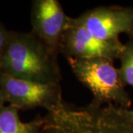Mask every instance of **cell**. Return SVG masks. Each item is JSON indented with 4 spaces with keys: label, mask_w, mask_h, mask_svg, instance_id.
I'll use <instances>...</instances> for the list:
<instances>
[{
    "label": "cell",
    "mask_w": 133,
    "mask_h": 133,
    "mask_svg": "<svg viewBox=\"0 0 133 133\" xmlns=\"http://www.w3.org/2000/svg\"><path fill=\"white\" fill-rule=\"evenodd\" d=\"M58 52L32 32H10L0 59V71L15 78L45 84H60Z\"/></svg>",
    "instance_id": "6da1fadb"
},
{
    "label": "cell",
    "mask_w": 133,
    "mask_h": 133,
    "mask_svg": "<svg viewBox=\"0 0 133 133\" xmlns=\"http://www.w3.org/2000/svg\"><path fill=\"white\" fill-rule=\"evenodd\" d=\"M117 105L74 107L64 101L43 118L42 133H133V120Z\"/></svg>",
    "instance_id": "7a4b0ae2"
},
{
    "label": "cell",
    "mask_w": 133,
    "mask_h": 133,
    "mask_svg": "<svg viewBox=\"0 0 133 133\" xmlns=\"http://www.w3.org/2000/svg\"><path fill=\"white\" fill-rule=\"evenodd\" d=\"M78 80L92 92L91 104L98 106L112 104L129 109L132 100L125 90L118 68L106 58H66Z\"/></svg>",
    "instance_id": "3957f363"
},
{
    "label": "cell",
    "mask_w": 133,
    "mask_h": 133,
    "mask_svg": "<svg viewBox=\"0 0 133 133\" xmlns=\"http://www.w3.org/2000/svg\"><path fill=\"white\" fill-rule=\"evenodd\" d=\"M124 48L120 39L101 40L96 38L76 18H68L62 32L58 52L66 58L78 59L106 58L114 61L119 58Z\"/></svg>",
    "instance_id": "277c9868"
},
{
    "label": "cell",
    "mask_w": 133,
    "mask_h": 133,
    "mask_svg": "<svg viewBox=\"0 0 133 133\" xmlns=\"http://www.w3.org/2000/svg\"><path fill=\"white\" fill-rule=\"evenodd\" d=\"M0 84L8 102L18 109L43 107L48 111L63 102L60 84H45L9 76L0 71Z\"/></svg>",
    "instance_id": "5b68a950"
},
{
    "label": "cell",
    "mask_w": 133,
    "mask_h": 133,
    "mask_svg": "<svg viewBox=\"0 0 133 133\" xmlns=\"http://www.w3.org/2000/svg\"><path fill=\"white\" fill-rule=\"evenodd\" d=\"M96 38L118 39L119 35H133V9L121 6H101L88 10L77 17Z\"/></svg>",
    "instance_id": "8992f818"
},
{
    "label": "cell",
    "mask_w": 133,
    "mask_h": 133,
    "mask_svg": "<svg viewBox=\"0 0 133 133\" xmlns=\"http://www.w3.org/2000/svg\"><path fill=\"white\" fill-rule=\"evenodd\" d=\"M68 18L61 3L57 0L33 1L31 32L48 48L58 53L59 41Z\"/></svg>",
    "instance_id": "52a82bcc"
},
{
    "label": "cell",
    "mask_w": 133,
    "mask_h": 133,
    "mask_svg": "<svg viewBox=\"0 0 133 133\" xmlns=\"http://www.w3.org/2000/svg\"><path fill=\"white\" fill-rule=\"evenodd\" d=\"M43 124V118L23 122L19 118V109L14 106L0 107V133H40Z\"/></svg>",
    "instance_id": "ba28073f"
},
{
    "label": "cell",
    "mask_w": 133,
    "mask_h": 133,
    "mask_svg": "<svg viewBox=\"0 0 133 133\" xmlns=\"http://www.w3.org/2000/svg\"><path fill=\"white\" fill-rule=\"evenodd\" d=\"M121 66L118 68L121 81L124 85L133 87V35L129 36L121 56Z\"/></svg>",
    "instance_id": "9c48e42d"
},
{
    "label": "cell",
    "mask_w": 133,
    "mask_h": 133,
    "mask_svg": "<svg viewBox=\"0 0 133 133\" xmlns=\"http://www.w3.org/2000/svg\"><path fill=\"white\" fill-rule=\"evenodd\" d=\"M10 32V31H8L5 28L3 24L0 23V59L5 50V48L9 38Z\"/></svg>",
    "instance_id": "30bf717a"
},
{
    "label": "cell",
    "mask_w": 133,
    "mask_h": 133,
    "mask_svg": "<svg viewBox=\"0 0 133 133\" xmlns=\"http://www.w3.org/2000/svg\"><path fill=\"white\" fill-rule=\"evenodd\" d=\"M5 102H8L7 96H6V94H5V91L3 90L2 87L0 84V107L5 106L4 104Z\"/></svg>",
    "instance_id": "8fae6325"
},
{
    "label": "cell",
    "mask_w": 133,
    "mask_h": 133,
    "mask_svg": "<svg viewBox=\"0 0 133 133\" xmlns=\"http://www.w3.org/2000/svg\"><path fill=\"white\" fill-rule=\"evenodd\" d=\"M124 110H125V112L127 113L129 117L132 120H133V110H130L129 109H124Z\"/></svg>",
    "instance_id": "7c38bea8"
},
{
    "label": "cell",
    "mask_w": 133,
    "mask_h": 133,
    "mask_svg": "<svg viewBox=\"0 0 133 133\" xmlns=\"http://www.w3.org/2000/svg\"><path fill=\"white\" fill-rule=\"evenodd\" d=\"M40 133H42V131H41V132H40Z\"/></svg>",
    "instance_id": "4fadbf2b"
}]
</instances>
